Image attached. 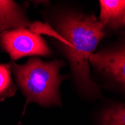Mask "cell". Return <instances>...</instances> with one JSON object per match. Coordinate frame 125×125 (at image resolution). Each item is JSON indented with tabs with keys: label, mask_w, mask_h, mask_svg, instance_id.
Wrapping results in <instances>:
<instances>
[{
	"label": "cell",
	"mask_w": 125,
	"mask_h": 125,
	"mask_svg": "<svg viewBox=\"0 0 125 125\" xmlns=\"http://www.w3.org/2000/svg\"><path fill=\"white\" fill-rule=\"evenodd\" d=\"M103 28L94 14L66 13L58 20L60 35L66 40L64 51L76 80L83 90L94 94H97L98 89L90 75L88 59L104 36Z\"/></svg>",
	"instance_id": "obj_1"
},
{
	"label": "cell",
	"mask_w": 125,
	"mask_h": 125,
	"mask_svg": "<svg viewBox=\"0 0 125 125\" xmlns=\"http://www.w3.org/2000/svg\"><path fill=\"white\" fill-rule=\"evenodd\" d=\"M63 65L62 61L45 62L32 58L23 65L11 63L10 68L28 102L49 106L61 104L59 85L62 78L59 71Z\"/></svg>",
	"instance_id": "obj_2"
},
{
	"label": "cell",
	"mask_w": 125,
	"mask_h": 125,
	"mask_svg": "<svg viewBox=\"0 0 125 125\" xmlns=\"http://www.w3.org/2000/svg\"><path fill=\"white\" fill-rule=\"evenodd\" d=\"M0 44L14 60L24 56H47L50 54V50L43 39L39 35L26 29L3 31L0 34Z\"/></svg>",
	"instance_id": "obj_3"
},
{
	"label": "cell",
	"mask_w": 125,
	"mask_h": 125,
	"mask_svg": "<svg viewBox=\"0 0 125 125\" xmlns=\"http://www.w3.org/2000/svg\"><path fill=\"white\" fill-rule=\"evenodd\" d=\"M88 61L99 70L111 74L125 85V47L90 55Z\"/></svg>",
	"instance_id": "obj_4"
},
{
	"label": "cell",
	"mask_w": 125,
	"mask_h": 125,
	"mask_svg": "<svg viewBox=\"0 0 125 125\" xmlns=\"http://www.w3.org/2000/svg\"><path fill=\"white\" fill-rule=\"evenodd\" d=\"M30 23L23 10L13 1H0V32L10 29H24Z\"/></svg>",
	"instance_id": "obj_5"
},
{
	"label": "cell",
	"mask_w": 125,
	"mask_h": 125,
	"mask_svg": "<svg viewBox=\"0 0 125 125\" xmlns=\"http://www.w3.org/2000/svg\"><path fill=\"white\" fill-rule=\"evenodd\" d=\"M100 22L104 26H111L125 14V0H101Z\"/></svg>",
	"instance_id": "obj_6"
},
{
	"label": "cell",
	"mask_w": 125,
	"mask_h": 125,
	"mask_svg": "<svg viewBox=\"0 0 125 125\" xmlns=\"http://www.w3.org/2000/svg\"><path fill=\"white\" fill-rule=\"evenodd\" d=\"M100 125H125V104L112 105L101 112Z\"/></svg>",
	"instance_id": "obj_7"
},
{
	"label": "cell",
	"mask_w": 125,
	"mask_h": 125,
	"mask_svg": "<svg viewBox=\"0 0 125 125\" xmlns=\"http://www.w3.org/2000/svg\"><path fill=\"white\" fill-rule=\"evenodd\" d=\"M16 88L10 74V66L0 64V100L14 95Z\"/></svg>",
	"instance_id": "obj_8"
},
{
	"label": "cell",
	"mask_w": 125,
	"mask_h": 125,
	"mask_svg": "<svg viewBox=\"0 0 125 125\" xmlns=\"http://www.w3.org/2000/svg\"><path fill=\"white\" fill-rule=\"evenodd\" d=\"M29 28H30L31 31L37 34V35H39L40 33L46 34V35L52 36L55 38L60 40V41L63 44L66 43V40L64 38H62L59 34L55 32L50 26H48L47 24L41 23L40 22H33L32 24H30Z\"/></svg>",
	"instance_id": "obj_9"
},
{
	"label": "cell",
	"mask_w": 125,
	"mask_h": 125,
	"mask_svg": "<svg viewBox=\"0 0 125 125\" xmlns=\"http://www.w3.org/2000/svg\"><path fill=\"white\" fill-rule=\"evenodd\" d=\"M125 26V14L115 22H114L113 24H112L110 26L112 28H118V27H121Z\"/></svg>",
	"instance_id": "obj_10"
}]
</instances>
